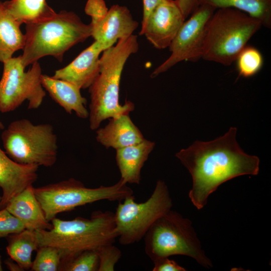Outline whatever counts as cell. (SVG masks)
Here are the masks:
<instances>
[{"label": "cell", "instance_id": "cell-1", "mask_svg": "<svg viewBox=\"0 0 271 271\" xmlns=\"http://www.w3.org/2000/svg\"><path fill=\"white\" fill-rule=\"evenodd\" d=\"M237 128L209 142L195 141L176 154L192 178L189 197L198 209L206 204L209 196L220 185L235 177L256 175L259 159L246 154L236 140Z\"/></svg>", "mask_w": 271, "mask_h": 271}, {"label": "cell", "instance_id": "cell-2", "mask_svg": "<svg viewBox=\"0 0 271 271\" xmlns=\"http://www.w3.org/2000/svg\"><path fill=\"white\" fill-rule=\"evenodd\" d=\"M137 35L120 39L115 46L104 50L100 57L99 73L89 88L90 103L89 119L92 130L98 128L102 121L123 114H129L134 109L130 101L119 103L121 73L128 58L137 52Z\"/></svg>", "mask_w": 271, "mask_h": 271}, {"label": "cell", "instance_id": "cell-3", "mask_svg": "<svg viewBox=\"0 0 271 271\" xmlns=\"http://www.w3.org/2000/svg\"><path fill=\"white\" fill-rule=\"evenodd\" d=\"M51 222V229L35 232L39 247L52 246L58 249L61 264L83 251L98 250L113 244L117 238L114 213L109 211L93 212L90 218L77 217L64 220L56 217Z\"/></svg>", "mask_w": 271, "mask_h": 271}, {"label": "cell", "instance_id": "cell-4", "mask_svg": "<svg viewBox=\"0 0 271 271\" xmlns=\"http://www.w3.org/2000/svg\"><path fill=\"white\" fill-rule=\"evenodd\" d=\"M21 57L24 67L46 56L61 61L65 52L91 36V26L72 12L62 11L52 16L26 24Z\"/></svg>", "mask_w": 271, "mask_h": 271}, {"label": "cell", "instance_id": "cell-5", "mask_svg": "<svg viewBox=\"0 0 271 271\" xmlns=\"http://www.w3.org/2000/svg\"><path fill=\"white\" fill-rule=\"evenodd\" d=\"M262 26L258 20L238 10L216 9L206 26L202 59L230 65Z\"/></svg>", "mask_w": 271, "mask_h": 271}, {"label": "cell", "instance_id": "cell-6", "mask_svg": "<svg viewBox=\"0 0 271 271\" xmlns=\"http://www.w3.org/2000/svg\"><path fill=\"white\" fill-rule=\"evenodd\" d=\"M145 249L152 261L174 255L194 258L203 266L212 263L205 255L191 221L171 209L152 225L144 236Z\"/></svg>", "mask_w": 271, "mask_h": 271}, {"label": "cell", "instance_id": "cell-7", "mask_svg": "<svg viewBox=\"0 0 271 271\" xmlns=\"http://www.w3.org/2000/svg\"><path fill=\"white\" fill-rule=\"evenodd\" d=\"M35 195L48 221L61 213L96 201H121L133 195L132 190L120 179L116 183L89 188L74 178L34 188Z\"/></svg>", "mask_w": 271, "mask_h": 271}, {"label": "cell", "instance_id": "cell-8", "mask_svg": "<svg viewBox=\"0 0 271 271\" xmlns=\"http://www.w3.org/2000/svg\"><path fill=\"white\" fill-rule=\"evenodd\" d=\"M5 153L16 162L50 167L57 159V137L49 123L26 118L11 122L1 134Z\"/></svg>", "mask_w": 271, "mask_h": 271}, {"label": "cell", "instance_id": "cell-9", "mask_svg": "<svg viewBox=\"0 0 271 271\" xmlns=\"http://www.w3.org/2000/svg\"><path fill=\"white\" fill-rule=\"evenodd\" d=\"M123 201H119L114 213L117 238L122 245L140 241L155 222L173 206L168 186L161 180L146 201L136 202L133 195Z\"/></svg>", "mask_w": 271, "mask_h": 271}, {"label": "cell", "instance_id": "cell-10", "mask_svg": "<svg viewBox=\"0 0 271 271\" xmlns=\"http://www.w3.org/2000/svg\"><path fill=\"white\" fill-rule=\"evenodd\" d=\"M4 63V71L0 80V111L11 112L25 100L28 108L35 109L42 104L46 92L41 83L42 70L38 61L28 70L22 63L21 56L12 57Z\"/></svg>", "mask_w": 271, "mask_h": 271}, {"label": "cell", "instance_id": "cell-11", "mask_svg": "<svg viewBox=\"0 0 271 271\" xmlns=\"http://www.w3.org/2000/svg\"><path fill=\"white\" fill-rule=\"evenodd\" d=\"M216 9L201 5L185 21L169 46L170 56L152 73L155 77L177 63L185 61L196 62L202 58L207 23Z\"/></svg>", "mask_w": 271, "mask_h": 271}, {"label": "cell", "instance_id": "cell-12", "mask_svg": "<svg viewBox=\"0 0 271 271\" xmlns=\"http://www.w3.org/2000/svg\"><path fill=\"white\" fill-rule=\"evenodd\" d=\"M185 19L176 0H163L151 12L139 34L156 48L169 47Z\"/></svg>", "mask_w": 271, "mask_h": 271}, {"label": "cell", "instance_id": "cell-13", "mask_svg": "<svg viewBox=\"0 0 271 271\" xmlns=\"http://www.w3.org/2000/svg\"><path fill=\"white\" fill-rule=\"evenodd\" d=\"M138 25L126 7L115 5L108 10L103 19L91 25V36L104 51L113 46L118 40L132 35Z\"/></svg>", "mask_w": 271, "mask_h": 271}, {"label": "cell", "instance_id": "cell-14", "mask_svg": "<svg viewBox=\"0 0 271 271\" xmlns=\"http://www.w3.org/2000/svg\"><path fill=\"white\" fill-rule=\"evenodd\" d=\"M37 165L19 164L0 148V188L3 195L0 200V209L5 208L9 202L30 185L38 177Z\"/></svg>", "mask_w": 271, "mask_h": 271}, {"label": "cell", "instance_id": "cell-15", "mask_svg": "<svg viewBox=\"0 0 271 271\" xmlns=\"http://www.w3.org/2000/svg\"><path fill=\"white\" fill-rule=\"evenodd\" d=\"M103 51L94 41L68 65L56 70L52 77L70 82L80 89L89 88L99 73V55Z\"/></svg>", "mask_w": 271, "mask_h": 271}, {"label": "cell", "instance_id": "cell-16", "mask_svg": "<svg viewBox=\"0 0 271 271\" xmlns=\"http://www.w3.org/2000/svg\"><path fill=\"white\" fill-rule=\"evenodd\" d=\"M34 188L33 185L27 187L14 197L5 208L21 221L25 229L50 230L52 224L46 219Z\"/></svg>", "mask_w": 271, "mask_h": 271}, {"label": "cell", "instance_id": "cell-17", "mask_svg": "<svg viewBox=\"0 0 271 271\" xmlns=\"http://www.w3.org/2000/svg\"><path fill=\"white\" fill-rule=\"evenodd\" d=\"M41 83L51 97L65 111L71 114L74 112L79 118L89 117L86 107V99L80 93V89L68 81L56 79L46 74L41 75Z\"/></svg>", "mask_w": 271, "mask_h": 271}, {"label": "cell", "instance_id": "cell-18", "mask_svg": "<svg viewBox=\"0 0 271 271\" xmlns=\"http://www.w3.org/2000/svg\"><path fill=\"white\" fill-rule=\"evenodd\" d=\"M97 141L106 148L115 150L142 142L144 138L129 114L109 118L108 123L96 131Z\"/></svg>", "mask_w": 271, "mask_h": 271}, {"label": "cell", "instance_id": "cell-19", "mask_svg": "<svg viewBox=\"0 0 271 271\" xmlns=\"http://www.w3.org/2000/svg\"><path fill=\"white\" fill-rule=\"evenodd\" d=\"M155 145L144 139L139 143L116 149L115 159L120 179L126 184H139L141 170Z\"/></svg>", "mask_w": 271, "mask_h": 271}, {"label": "cell", "instance_id": "cell-20", "mask_svg": "<svg viewBox=\"0 0 271 271\" xmlns=\"http://www.w3.org/2000/svg\"><path fill=\"white\" fill-rule=\"evenodd\" d=\"M21 25L0 1V62H4L15 52L23 49L25 36Z\"/></svg>", "mask_w": 271, "mask_h": 271}, {"label": "cell", "instance_id": "cell-21", "mask_svg": "<svg viewBox=\"0 0 271 271\" xmlns=\"http://www.w3.org/2000/svg\"><path fill=\"white\" fill-rule=\"evenodd\" d=\"M7 253L23 270L31 269L32 252L39 248L35 231L27 229L8 236Z\"/></svg>", "mask_w": 271, "mask_h": 271}, {"label": "cell", "instance_id": "cell-22", "mask_svg": "<svg viewBox=\"0 0 271 271\" xmlns=\"http://www.w3.org/2000/svg\"><path fill=\"white\" fill-rule=\"evenodd\" d=\"M208 5L216 10L233 8L258 20L262 26L271 28V0H199V5Z\"/></svg>", "mask_w": 271, "mask_h": 271}, {"label": "cell", "instance_id": "cell-23", "mask_svg": "<svg viewBox=\"0 0 271 271\" xmlns=\"http://www.w3.org/2000/svg\"><path fill=\"white\" fill-rule=\"evenodd\" d=\"M4 4L10 13L21 25L41 21L56 13L46 0H10Z\"/></svg>", "mask_w": 271, "mask_h": 271}, {"label": "cell", "instance_id": "cell-24", "mask_svg": "<svg viewBox=\"0 0 271 271\" xmlns=\"http://www.w3.org/2000/svg\"><path fill=\"white\" fill-rule=\"evenodd\" d=\"M235 61L239 75L245 78L256 74L263 64L261 53L252 46H246L239 53Z\"/></svg>", "mask_w": 271, "mask_h": 271}, {"label": "cell", "instance_id": "cell-25", "mask_svg": "<svg viewBox=\"0 0 271 271\" xmlns=\"http://www.w3.org/2000/svg\"><path fill=\"white\" fill-rule=\"evenodd\" d=\"M61 262V256L58 249L52 246H42L37 250V254L33 261L31 270H59Z\"/></svg>", "mask_w": 271, "mask_h": 271}, {"label": "cell", "instance_id": "cell-26", "mask_svg": "<svg viewBox=\"0 0 271 271\" xmlns=\"http://www.w3.org/2000/svg\"><path fill=\"white\" fill-rule=\"evenodd\" d=\"M99 267L97 250L82 251L70 260L60 264L59 270L96 271Z\"/></svg>", "mask_w": 271, "mask_h": 271}, {"label": "cell", "instance_id": "cell-27", "mask_svg": "<svg viewBox=\"0 0 271 271\" xmlns=\"http://www.w3.org/2000/svg\"><path fill=\"white\" fill-rule=\"evenodd\" d=\"M97 251L99 256L98 271H113L121 256L120 249L113 244L102 246Z\"/></svg>", "mask_w": 271, "mask_h": 271}, {"label": "cell", "instance_id": "cell-28", "mask_svg": "<svg viewBox=\"0 0 271 271\" xmlns=\"http://www.w3.org/2000/svg\"><path fill=\"white\" fill-rule=\"evenodd\" d=\"M25 229L21 221L6 208L0 209V238L19 233Z\"/></svg>", "mask_w": 271, "mask_h": 271}, {"label": "cell", "instance_id": "cell-29", "mask_svg": "<svg viewBox=\"0 0 271 271\" xmlns=\"http://www.w3.org/2000/svg\"><path fill=\"white\" fill-rule=\"evenodd\" d=\"M108 9L104 0H88L85 7V13L91 17V25H93L103 19Z\"/></svg>", "mask_w": 271, "mask_h": 271}, {"label": "cell", "instance_id": "cell-30", "mask_svg": "<svg viewBox=\"0 0 271 271\" xmlns=\"http://www.w3.org/2000/svg\"><path fill=\"white\" fill-rule=\"evenodd\" d=\"M153 271H185L186 269L169 257L158 259L153 261Z\"/></svg>", "mask_w": 271, "mask_h": 271}, {"label": "cell", "instance_id": "cell-31", "mask_svg": "<svg viewBox=\"0 0 271 271\" xmlns=\"http://www.w3.org/2000/svg\"><path fill=\"white\" fill-rule=\"evenodd\" d=\"M176 1L185 19L199 6V0Z\"/></svg>", "mask_w": 271, "mask_h": 271}, {"label": "cell", "instance_id": "cell-32", "mask_svg": "<svg viewBox=\"0 0 271 271\" xmlns=\"http://www.w3.org/2000/svg\"><path fill=\"white\" fill-rule=\"evenodd\" d=\"M163 0H143V17L142 26L146 23L153 10Z\"/></svg>", "mask_w": 271, "mask_h": 271}, {"label": "cell", "instance_id": "cell-33", "mask_svg": "<svg viewBox=\"0 0 271 271\" xmlns=\"http://www.w3.org/2000/svg\"><path fill=\"white\" fill-rule=\"evenodd\" d=\"M5 263L7 264L9 269L11 270H23L20 266L16 262H14L10 260H6Z\"/></svg>", "mask_w": 271, "mask_h": 271}, {"label": "cell", "instance_id": "cell-34", "mask_svg": "<svg viewBox=\"0 0 271 271\" xmlns=\"http://www.w3.org/2000/svg\"><path fill=\"white\" fill-rule=\"evenodd\" d=\"M4 128V125L3 123L0 121V130Z\"/></svg>", "mask_w": 271, "mask_h": 271}, {"label": "cell", "instance_id": "cell-35", "mask_svg": "<svg viewBox=\"0 0 271 271\" xmlns=\"http://www.w3.org/2000/svg\"><path fill=\"white\" fill-rule=\"evenodd\" d=\"M3 270V269L2 265L1 256L0 255V271H2Z\"/></svg>", "mask_w": 271, "mask_h": 271}, {"label": "cell", "instance_id": "cell-36", "mask_svg": "<svg viewBox=\"0 0 271 271\" xmlns=\"http://www.w3.org/2000/svg\"><path fill=\"white\" fill-rule=\"evenodd\" d=\"M1 196H0V200H1Z\"/></svg>", "mask_w": 271, "mask_h": 271}]
</instances>
